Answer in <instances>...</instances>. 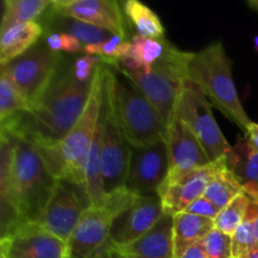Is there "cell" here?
Segmentation results:
<instances>
[{"label":"cell","instance_id":"1","mask_svg":"<svg viewBox=\"0 0 258 258\" xmlns=\"http://www.w3.org/2000/svg\"><path fill=\"white\" fill-rule=\"evenodd\" d=\"M93 78L78 82L73 75V63L62 57L49 85L29 110L4 123V130L24 139L35 148H49L66 138L82 116Z\"/></svg>","mask_w":258,"mask_h":258},{"label":"cell","instance_id":"2","mask_svg":"<svg viewBox=\"0 0 258 258\" xmlns=\"http://www.w3.org/2000/svg\"><path fill=\"white\" fill-rule=\"evenodd\" d=\"M106 63L96 68L87 106L80 120L62 141L49 148H35L48 171L57 180H66L85 189L86 166L102 103Z\"/></svg>","mask_w":258,"mask_h":258},{"label":"cell","instance_id":"3","mask_svg":"<svg viewBox=\"0 0 258 258\" xmlns=\"http://www.w3.org/2000/svg\"><path fill=\"white\" fill-rule=\"evenodd\" d=\"M188 80L196 83L211 105L236 123L244 134L253 121L248 117L237 93L232 63L221 40L191 53L186 66Z\"/></svg>","mask_w":258,"mask_h":258},{"label":"cell","instance_id":"4","mask_svg":"<svg viewBox=\"0 0 258 258\" xmlns=\"http://www.w3.org/2000/svg\"><path fill=\"white\" fill-rule=\"evenodd\" d=\"M190 55L191 52H183L168 40L163 57L149 72L123 70L117 66V59L100 58L103 63L130 78L155 106L166 126H169L174 117V108L181 88L188 81L186 66Z\"/></svg>","mask_w":258,"mask_h":258},{"label":"cell","instance_id":"5","mask_svg":"<svg viewBox=\"0 0 258 258\" xmlns=\"http://www.w3.org/2000/svg\"><path fill=\"white\" fill-rule=\"evenodd\" d=\"M111 70L113 108L130 146H146L165 139L168 126L155 106L130 78Z\"/></svg>","mask_w":258,"mask_h":258},{"label":"cell","instance_id":"6","mask_svg":"<svg viewBox=\"0 0 258 258\" xmlns=\"http://www.w3.org/2000/svg\"><path fill=\"white\" fill-rule=\"evenodd\" d=\"M17 139L13 198L23 223L38 222L52 196L57 179L48 171L34 146L24 139Z\"/></svg>","mask_w":258,"mask_h":258},{"label":"cell","instance_id":"7","mask_svg":"<svg viewBox=\"0 0 258 258\" xmlns=\"http://www.w3.org/2000/svg\"><path fill=\"white\" fill-rule=\"evenodd\" d=\"M133 194L127 189L116 191L108 194L105 207H88L67 241L68 258H112L111 224Z\"/></svg>","mask_w":258,"mask_h":258},{"label":"cell","instance_id":"8","mask_svg":"<svg viewBox=\"0 0 258 258\" xmlns=\"http://www.w3.org/2000/svg\"><path fill=\"white\" fill-rule=\"evenodd\" d=\"M174 117L179 118L194 134L211 163L226 159L231 153L232 146L214 118L211 102L191 81H186L181 88Z\"/></svg>","mask_w":258,"mask_h":258},{"label":"cell","instance_id":"9","mask_svg":"<svg viewBox=\"0 0 258 258\" xmlns=\"http://www.w3.org/2000/svg\"><path fill=\"white\" fill-rule=\"evenodd\" d=\"M103 82V106H105V125L102 136V165L103 185L106 194L125 190L130 163V144L121 128L116 116L111 95L112 70L108 64Z\"/></svg>","mask_w":258,"mask_h":258},{"label":"cell","instance_id":"10","mask_svg":"<svg viewBox=\"0 0 258 258\" xmlns=\"http://www.w3.org/2000/svg\"><path fill=\"white\" fill-rule=\"evenodd\" d=\"M62 57L60 53L53 52L43 39L2 70L12 78L30 107L49 85Z\"/></svg>","mask_w":258,"mask_h":258},{"label":"cell","instance_id":"11","mask_svg":"<svg viewBox=\"0 0 258 258\" xmlns=\"http://www.w3.org/2000/svg\"><path fill=\"white\" fill-rule=\"evenodd\" d=\"M88 207L91 203L85 189L66 180H57L38 223L67 242Z\"/></svg>","mask_w":258,"mask_h":258},{"label":"cell","instance_id":"12","mask_svg":"<svg viewBox=\"0 0 258 258\" xmlns=\"http://www.w3.org/2000/svg\"><path fill=\"white\" fill-rule=\"evenodd\" d=\"M130 149L126 189L136 196H156L169 175L165 139L146 146H130Z\"/></svg>","mask_w":258,"mask_h":258},{"label":"cell","instance_id":"13","mask_svg":"<svg viewBox=\"0 0 258 258\" xmlns=\"http://www.w3.org/2000/svg\"><path fill=\"white\" fill-rule=\"evenodd\" d=\"M0 258H68L67 242L38 222H25L0 238Z\"/></svg>","mask_w":258,"mask_h":258},{"label":"cell","instance_id":"14","mask_svg":"<svg viewBox=\"0 0 258 258\" xmlns=\"http://www.w3.org/2000/svg\"><path fill=\"white\" fill-rule=\"evenodd\" d=\"M159 196L141 197L133 194L118 211L110 229V239L115 246H126L148 233L164 214Z\"/></svg>","mask_w":258,"mask_h":258},{"label":"cell","instance_id":"15","mask_svg":"<svg viewBox=\"0 0 258 258\" xmlns=\"http://www.w3.org/2000/svg\"><path fill=\"white\" fill-rule=\"evenodd\" d=\"M55 12L127 39L126 17L116 0H53Z\"/></svg>","mask_w":258,"mask_h":258},{"label":"cell","instance_id":"16","mask_svg":"<svg viewBox=\"0 0 258 258\" xmlns=\"http://www.w3.org/2000/svg\"><path fill=\"white\" fill-rule=\"evenodd\" d=\"M214 171L216 163H212L179 175H168L158 190L164 209L173 214L185 212L193 202L204 196Z\"/></svg>","mask_w":258,"mask_h":258},{"label":"cell","instance_id":"17","mask_svg":"<svg viewBox=\"0 0 258 258\" xmlns=\"http://www.w3.org/2000/svg\"><path fill=\"white\" fill-rule=\"evenodd\" d=\"M165 143L169 156V175H179L212 164L198 139L179 118L173 117L168 126Z\"/></svg>","mask_w":258,"mask_h":258},{"label":"cell","instance_id":"18","mask_svg":"<svg viewBox=\"0 0 258 258\" xmlns=\"http://www.w3.org/2000/svg\"><path fill=\"white\" fill-rule=\"evenodd\" d=\"M17 140L14 135L0 130V238H5L23 224L13 198Z\"/></svg>","mask_w":258,"mask_h":258},{"label":"cell","instance_id":"19","mask_svg":"<svg viewBox=\"0 0 258 258\" xmlns=\"http://www.w3.org/2000/svg\"><path fill=\"white\" fill-rule=\"evenodd\" d=\"M115 252L118 258H175L174 214L165 211L148 233L130 244L115 246Z\"/></svg>","mask_w":258,"mask_h":258},{"label":"cell","instance_id":"20","mask_svg":"<svg viewBox=\"0 0 258 258\" xmlns=\"http://www.w3.org/2000/svg\"><path fill=\"white\" fill-rule=\"evenodd\" d=\"M39 23L44 29V34H48V33H68V34L77 38L82 43L83 47L88 44L102 43L110 39L113 35L112 33L102 29V28L95 27L92 24L75 19V18L60 14L53 9L52 5L44 13V15L40 18Z\"/></svg>","mask_w":258,"mask_h":258},{"label":"cell","instance_id":"21","mask_svg":"<svg viewBox=\"0 0 258 258\" xmlns=\"http://www.w3.org/2000/svg\"><path fill=\"white\" fill-rule=\"evenodd\" d=\"M226 159L229 169L243 186L244 193L252 201L258 202V153L246 136L237 139Z\"/></svg>","mask_w":258,"mask_h":258},{"label":"cell","instance_id":"22","mask_svg":"<svg viewBox=\"0 0 258 258\" xmlns=\"http://www.w3.org/2000/svg\"><path fill=\"white\" fill-rule=\"evenodd\" d=\"M43 34L44 29L39 22L19 23L0 32V66L4 67L27 53Z\"/></svg>","mask_w":258,"mask_h":258},{"label":"cell","instance_id":"23","mask_svg":"<svg viewBox=\"0 0 258 258\" xmlns=\"http://www.w3.org/2000/svg\"><path fill=\"white\" fill-rule=\"evenodd\" d=\"M214 228L213 219L181 212L174 214V256L180 258L190 246L203 242Z\"/></svg>","mask_w":258,"mask_h":258},{"label":"cell","instance_id":"24","mask_svg":"<svg viewBox=\"0 0 258 258\" xmlns=\"http://www.w3.org/2000/svg\"><path fill=\"white\" fill-rule=\"evenodd\" d=\"M131 49L126 57L117 60L118 67L127 71L149 72L153 66L163 57L168 39H153L134 34L130 39Z\"/></svg>","mask_w":258,"mask_h":258},{"label":"cell","instance_id":"25","mask_svg":"<svg viewBox=\"0 0 258 258\" xmlns=\"http://www.w3.org/2000/svg\"><path fill=\"white\" fill-rule=\"evenodd\" d=\"M243 191L242 184L229 169L227 159L217 161L216 171L207 186L204 197L209 199L219 211H222Z\"/></svg>","mask_w":258,"mask_h":258},{"label":"cell","instance_id":"26","mask_svg":"<svg viewBox=\"0 0 258 258\" xmlns=\"http://www.w3.org/2000/svg\"><path fill=\"white\" fill-rule=\"evenodd\" d=\"M126 20L136 30V34L153 39L165 38V28L160 18L148 5L139 0H127L122 4Z\"/></svg>","mask_w":258,"mask_h":258},{"label":"cell","instance_id":"27","mask_svg":"<svg viewBox=\"0 0 258 258\" xmlns=\"http://www.w3.org/2000/svg\"><path fill=\"white\" fill-rule=\"evenodd\" d=\"M49 0H5L3 3V18L0 32L19 23L38 22L49 9Z\"/></svg>","mask_w":258,"mask_h":258},{"label":"cell","instance_id":"28","mask_svg":"<svg viewBox=\"0 0 258 258\" xmlns=\"http://www.w3.org/2000/svg\"><path fill=\"white\" fill-rule=\"evenodd\" d=\"M29 110V103L7 72H0V123Z\"/></svg>","mask_w":258,"mask_h":258},{"label":"cell","instance_id":"29","mask_svg":"<svg viewBox=\"0 0 258 258\" xmlns=\"http://www.w3.org/2000/svg\"><path fill=\"white\" fill-rule=\"evenodd\" d=\"M249 202L251 198L244 191L236 197L228 206L219 212L217 218L214 219V228L232 236L246 218Z\"/></svg>","mask_w":258,"mask_h":258},{"label":"cell","instance_id":"30","mask_svg":"<svg viewBox=\"0 0 258 258\" xmlns=\"http://www.w3.org/2000/svg\"><path fill=\"white\" fill-rule=\"evenodd\" d=\"M131 49V42L126 38L112 35L110 39L97 44H88L83 47L82 52L87 55L110 58V59H121L126 57Z\"/></svg>","mask_w":258,"mask_h":258},{"label":"cell","instance_id":"31","mask_svg":"<svg viewBox=\"0 0 258 258\" xmlns=\"http://www.w3.org/2000/svg\"><path fill=\"white\" fill-rule=\"evenodd\" d=\"M253 224L251 217L247 214L244 221L232 234V253L233 258H248L249 252L256 246Z\"/></svg>","mask_w":258,"mask_h":258},{"label":"cell","instance_id":"32","mask_svg":"<svg viewBox=\"0 0 258 258\" xmlns=\"http://www.w3.org/2000/svg\"><path fill=\"white\" fill-rule=\"evenodd\" d=\"M204 249L207 258H233L232 236L213 228L204 238Z\"/></svg>","mask_w":258,"mask_h":258},{"label":"cell","instance_id":"33","mask_svg":"<svg viewBox=\"0 0 258 258\" xmlns=\"http://www.w3.org/2000/svg\"><path fill=\"white\" fill-rule=\"evenodd\" d=\"M101 58L97 55H82L76 58L73 62V75L78 82H90L93 78L96 68L100 64Z\"/></svg>","mask_w":258,"mask_h":258},{"label":"cell","instance_id":"34","mask_svg":"<svg viewBox=\"0 0 258 258\" xmlns=\"http://www.w3.org/2000/svg\"><path fill=\"white\" fill-rule=\"evenodd\" d=\"M185 212L186 213L194 214V216L203 217V218L213 219L214 221L221 211H219L209 199H207L206 197L203 196L201 197V198L197 199L196 202H193V203L185 209Z\"/></svg>","mask_w":258,"mask_h":258},{"label":"cell","instance_id":"35","mask_svg":"<svg viewBox=\"0 0 258 258\" xmlns=\"http://www.w3.org/2000/svg\"><path fill=\"white\" fill-rule=\"evenodd\" d=\"M60 38H62V44H63V52L66 53H78L83 50V44L73 35L68 34V33H59Z\"/></svg>","mask_w":258,"mask_h":258},{"label":"cell","instance_id":"36","mask_svg":"<svg viewBox=\"0 0 258 258\" xmlns=\"http://www.w3.org/2000/svg\"><path fill=\"white\" fill-rule=\"evenodd\" d=\"M180 258H207L206 249H204L203 242H198V243L193 244L189 247Z\"/></svg>","mask_w":258,"mask_h":258},{"label":"cell","instance_id":"37","mask_svg":"<svg viewBox=\"0 0 258 258\" xmlns=\"http://www.w3.org/2000/svg\"><path fill=\"white\" fill-rule=\"evenodd\" d=\"M44 40L53 52L60 53V50H63L62 38H60L59 33H48V34H45Z\"/></svg>","mask_w":258,"mask_h":258},{"label":"cell","instance_id":"38","mask_svg":"<svg viewBox=\"0 0 258 258\" xmlns=\"http://www.w3.org/2000/svg\"><path fill=\"white\" fill-rule=\"evenodd\" d=\"M247 214L251 217L252 224H253V231H254V237H256V242L258 244V202L252 201L249 202L248 209H247Z\"/></svg>","mask_w":258,"mask_h":258},{"label":"cell","instance_id":"39","mask_svg":"<svg viewBox=\"0 0 258 258\" xmlns=\"http://www.w3.org/2000/svg\"><path fill=\"white\" fill-rule=\"evenodd\" d=\"M246 139L248 140V143L251 144L252 148L258 153V123L252 122L251 127L248 128L246 134H244Z\"/></svg>","mask_w":258,"mask_h":258},{"label":"cell","instance_id":"40","mask_svg":"<svg viewBox=\"0 0 258 258\" xmlns=\"http://www.w3.org/2000/svg\"><path fill=\"white\" fill-rule=\"evenodd\" d=\"M248 258H258V244H256V246L253 247V249L249 252Z\"/></svg>","mask_w":258,"mask_h":258},{"label":"cell","instance_id":"41","mask_svg":"<svg viewBox=\"0 0 258 258\" xmlns=\"http://www.w3.org/2000/svg\"><path fill=\"white\" fill-rule=\"evenodd\" d=\"M247 4H248V7H251L252 9L257 10L258 12V0H248V2H247Z\"/></svg>","mask_w":258,"mask_h":258},{"label":"cell","instance_id":"42","mask_svg":"<svg viewBox=\"0 0 258 258\" xmlns=\"http://www.w3.org/2000/svg\"><path fill=\"white\" fill-rule=\"evenodd\" d=\"M253 43H254V49H256L257 53H258V35H256V37H254Z\"/></svg>","mask_w":258,"mask_h":258}]
</instances>
